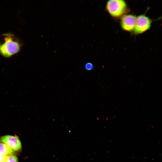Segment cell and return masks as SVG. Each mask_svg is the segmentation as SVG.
<instances>
[{
  "instance_id": "cell-1",
  "label": "cell",
  "mask_w": 162,
  "mask_h": 162,
  "mask_svg": "<svg viewBox=\"0 0 162 162\" xmlns=\"http://www.w3.org/2000/svg\"><path fill=\"white\" fill-rule=\"evenodd\" d=\"M3 37L2 40L0 42V55L9 58L19 52L22 44L13 34H5Z\"/></svg>"
},
{
  "instance_id": "cell-2",
  "label": "cell",
  "mask_w": 162,
  "mask_h": 162,
  "mask_svg": "<svg viewBox=\"0 0 162 162\" xmlns=\"http://www.w3.org/2000/svg\"><path fill=\"white\" fill-rule=\"evenodd\" d=\"M106 9L111 16L121 17L126 12L127 7L125 2L122 0H110L106 3Z\"/></svg>"
},
{
  "instance_id": "cell-3",
  "label": "cell",
  "mask_w": 162,
  "mask_h": 162,
  "mask_svg": "<svg viewBox=\"0 0 162 162\" xmlns=\"http://www.w3.org/2000/svg\"><path fill=\"white\" fill-rule=\"evenodd\" d=\"M153 20L144 14L136 17V25L134 30L136 34H142L150 29Z\"/></svg>"
},
{
  "instance_id": "cell-4",
  "label": "cell",
  "mask_w": 162,
  "mask_h": 162,
  "mask_svg": "<svg viewBox=\"0 0 162 162\" xmlns=\"http://www.w3.org/2000/svg\"><path fill=\"white\" fill-rule=\"evenodd\" d=\"M0 143L6 144L14 151H18L21 149V143L16 136L6 135L0 137Z\"/></svg>"
},
{
  "instance_id": "cell-5",
  "label": "cell",
  "mask_w": 162,
  "mask_h": 162,
  "mask_svg": "<svg viewBox=\"0 0 162 162\" xmlns=\"http://www.w3.org/2000/svg\"><path fill=\"white\" fill-rule=\"evenodd\" d=\"M136 17L132 14L124 15L122 17L120 25L122 29L128 32L134 31L135 27Z\"/></svg>"
},
{
  "instance_id": "cell-6",
  "label": "cell",
  "mask_w": 162,
  "mask_h": 162,
  "mask_svg": "<svg viewBox=\"0 0 162 162\" xmlns=\"http://www.w3.org/2000/svg\"><path fill=\"white\" fill-rule=\"evenodd\" d=\"M14 151L6 144L0 143V155L12 154Z\"/></svg>"
},
{
  "instance_id": "cell-7",
  "label": "cell",
  "mask_w": 162,
  "mask_h": 162,
  "mask_svg": "<svg viewBox=\"0 0 162 162\" xmlns=\"http://www.w3.org/2000/svg\"><path fill=\"white\" fill-rule=\"evenodd\" d=\"M6 162H18L17 158L13 154L7 155Z\"/></svg>"
},
{
  "instance_id": "cell-8",
  "label": "cell",
  "mask_w": 162,
  "mask_h": 162,
  "mask_svg": "<svg viewBox=\"0 0 162 162\" xmlns=\"http://www.w3.org/2000/svg\"><path fill=\"white\" fill-rule=\"evenodd\" d=\"M85 69L88 71H91L94 69V65L91 62H88L85 63L84 65Z\"/></svg>"
},
{
  "instance_id": "cell-9",
  "label": "cell",
  "mask_w": 162,
  "mask_h": 162,
  "mask_svg": "<svg viewBox=\"0 0 162 162\" xmlns=\"http://www.w3.org/2000/svg\"><path fill=\"white\" fill-rule=\"evenodd\" d=\"M7 155H0V162H6Z\"/></svg>"
}]
</instances>
